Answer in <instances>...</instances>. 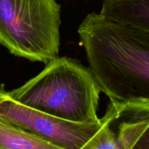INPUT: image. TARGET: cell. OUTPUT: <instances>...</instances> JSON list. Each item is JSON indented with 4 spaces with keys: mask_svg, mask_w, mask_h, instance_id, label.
<instances>
[{
    "mask_svg": "<svg viewBox=\"0 0 149 149\" xmlns=\"http://www.w3.org/2000/svg\"><path fill=\"white\" fill-rule=\"evenodd\" d=\"M78 34L89 68L110 101H149V31L93 12Z\"/></svg>",
    "mask_w": 149,
    "mask_h": 149,
    "instance_id": "cell-1",
    "label": "cell"
},
{
    "mask_svg": "<svg viewBox=\"0 0 149 149\" xmlns=\"http://www.w3.org/2000/svg\"><path fill=\"white\" fill-rule=\"evenodd\" d=\"M101 89L90 68L70 57H57L36 76L9 91L26 106L77 123L100 121Z\"/></svg>",
    "mask_w": 149,
    "mask_h": 149,
    "instance_id": "cell-2",
    "label": "cell"
},
{
    "mask_svg": "<svg viewBox=\"0 0 149 149\" xmlns=\"http://www.w3.org/2000/svg\"><path fill=\"white\" fill-rule=\"evenodd\" d=\"M61 14L56 0H0V45L47 64L59 56Z\"/></svg>",
    "mask_w": 149,
    "mask_h": 149,
    "instance_id": "cell-3",
    "label": "cell"
},
{
    "mask_svg": "<svg viewBox=\"0 0 149 149\" xmlns=\"http://www.w3.org/2000/svg\"><path fill=\"white\" fill-rule=\"evenodd\" d=\"M0 117L33 135L64 149H81L100 129L98 122L77 123L56 118L19 103L0 84Z\"/></svg>",
    "mask_w": 149,
    "mask_h": 149,
    "instance_id": "cell-4",
    "label": "cell"
},
{
    "mask_svg": "<svg viewBox=\"0 0 149 149\" xmlns=\"http://www.w3.org/2000/svg\"><path fill=\"white\" fill-rule=\"evenodd\" d=\"M97 134L81 149H129L149 121V104L144 100L110 101Z\"/></svg>",
    "mask_w": 149,
    "mask_h": 149,
    "instance_id": "cell-5",
    "label": "cell"
},
{
    "mask_svg": "<svg viewBox=\"0 0 149 149\" xmlns=\"http://www.w3.org/2000/svg\"><path fill=\"white\" fill-rule=\"evenodd\" d=\"M100 13L119 23L149 31V0H103Z\"/></svg>",
    "mask_w": 149,
    "mask_h": 149,
    "instance_id": "cell-6",
    "label": "cell"
},
{
    "mask_svg": "<svg viewBox=\"0 0 149 149\" xmlns=\"http://www.w3.org/2000/svg\"><path fill=\"white\" fill-rule=\"evenodd\" d=\"M0 149H64L33 135L0 117Z\"/></svg>",
    "mask_w": 149,
    "mask_h": 149,
    "instance_id": "cell-7",
    "label": "cell"
},
{
    "mask_svg": "<svg viewBox=\"0 0 149 149\" xmlns=\"http://www.w3.org/2000/svg\"><path fill=\"white\" fill-rule=\"evenodd\" d=\"M130 149H149V125L132 143Z\"/></svg>",
    "mask_w": 149,
    "mask_h": 149,
    "instance_id": "cell-8",
    "label": "cell"
}]
</instances>
